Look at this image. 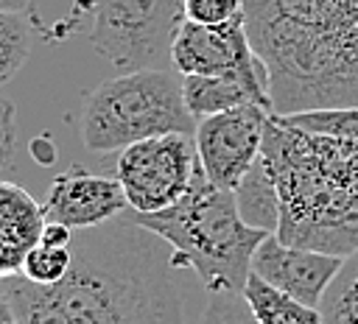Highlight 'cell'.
I'll list each match as a JSON object with an SVG mask.
<instances>
[{"label": "cell", "mask_w": 358, "mask_h": 324, "mask_svg": "<svg viewBox=\"0 0 358 324\" xmlns=\"http://www.w3.org/2000/svg\"><path fill=\"white\" fill-rule=\"evenodd\" d=\"M129 212L73 235V265L53 285L0 279L20 324H185L173 260Z\"/></svg>", "instance_id": "cell-1"}, {"label": "cell", "mask_w": 358, "mask_h": 324, "mask_svg": "<svg viewBox=\"0 0 358 324\" xmlns=\"http://www.w3.org/2000/svg\"><path fill=\"white\" fill-rule=\"evenodd\" d=\"M260 156L280 193L285 246L347 257L358 249V106L268 112Z\"/></svg>", "instance_id": "cell-2"}, {"label": "cell", "mask_w": 358, "mask_h": 324, "mask_svg": "<svg viewBox=\"0 0 358 324\" xmlns=\"http://www.w3.org/2000/svg\"><path fill=\"white\" fill-rule=\"evenodd\" d=\"M271 112L358 106V0H243Z\"/></svg>", "instance_id": "cell-3"}, {"label": "cell", "mask_w": 358, "mask_h": 324, "mask_svg": "<svg viewBox=\"0 0 358 324\" xmlns=\"http://www.w3.org/2000/svg\"><path fill=\"white\" fill-rule=\"evenodd\" d=\"M126 212L140 226L159 235L176 251L173 263H187L204 282L207 293H243L252 257L263 237L271 235L241 218L235 193L215 187L201 162L187 193L176 204L157 212Z\"/></svg>", "instance_id": "cell-4"}, {"label": "cell", "mask_w": 358, "mask_h": 324, "mask_svg": "<svg viewBox=\"0 0 358 324\" xmlns=\"http://www.w3.org/2000/svg\"><path fill=\"white\" fill-rule=\"evenodd\" d=\"M182 78L171 70H126L95 87L81 109V140L87 151H123L131 142L159 134H196Z\"/></svg>", "instance_id": "cell-5"}, {"label": "cell", "mask_w": 358, "mask_h": 324, "mask_svg": "<svg viewBox=\"0 0 358 324\" xmlns=\"http://www.w3.org/2000/svg\"><path fill=\"white\" fill-rule=\"evenodd\" d=\"M182 0H92L90 42L117 70H168Z\"/></svg>", "instance_id": "cell-6"}, {"label": "cell", "mask_w": 358, "mask_h": 324, "mask_svg": "<svg viewBox=\"0 0 358 324\" xmlns=\"http://www.w3.org/2000/svg\"><path fill=\"white\" fill-rule=\"evenodd\" d=\"M196 168V137L176 131L126 145L117 154L115 179L120 182L131 212H157L187 193Z\"/></svg>", "instance_id": "cell-7"}, {"label": "cell", "mask_w": 358, "mask_h": 324, "mask_svg": "<svg viewBox=\"0 0 358 324\" xmlns=\"http://www.w3.org/2000/svg\"><path fill=\"white\" fill-rule=\"evenodd\" d=\"M171 67L179 75H235L271 109L268 73L249 42L243 14L221 25L185 20L171 47Z\"/></svg>", "instance_id": "cell-8"}, {"label": "cell", "mask_w": 358, "mask_h": 324, "mask_svg": "<svg viewBox=\"0 0 358 324\" xmlns=\"http://www.w3.org/2000/svg\"><path fill=\"white\" fill-rule=\"evenodd\" d=\"M271 109L257 103L235 106L201 117L196 126V151L207 179L221 190H235L263 148V128Z\"/></svg>", "instance_id": "cell-9"}, {"label": "cell", "mask_w": 358, "mask_h": 324, "mask_svg": "<svg viewBox=\"0 0 358 324\" xmlns=\"http://www.w3.org/2000/svg\"><path fill=\"white\" fill-rule=\"evenodd\" d=\"M341 263H344V257H338V254L285 246L271 232L257 246V251L252 257V271L260 274L274 288L296 296L299 302L319 307L324 299V290L330 288Z\"/></svg>", "instance_id": "cell-10"}, {"label": "cell", "mask_w": 358, "mask_h": 324, "mask_svg": "<svg viewBox=\"0 0 358 324\" xmlns=\"http://www.w3.org/2000/svg\"><path fill=\"white\" fill-rule=\"evenodd\" d=\"M42 207L48 221L64 223L70 229H87L123 215L129 201L115 176L109 179L84 168H73L50 182Z\"/></svg>", "instance_id": "cell-11"}, {"label": "cell", "mask_w": 358, "mask_h": 324, "mask_svg": "<svg viewBox=\"0 0 358 324\" xmlns=\"http://www.w3.org/2000/svg\"><path fill=\"white\" fill-rule=\"evenodd\" d=\"M45 207L14 182L0 179V279L20 274L45 232Z\"/></svg>", "instance_id": "cell-12"}, {"label": "cell", "mask_w": 358, "mask_h": 324, "mask_svg": "<svg viewBox=\"0 0 358 324\" xmlns=\"http://www.w3.org/2000/svg\"><path fill=\"white\" fill-rule=\"evenodd\" d=\"M182 95L196 120L218 112H229L246 103H257L268 109L263 98L235 75H182Z\"/></svg>", "instance_id": "cell-13"}, {"label": "cell", "mask_w": 358, "mask_h": 324, "mask_svg": "<svg viewBox=\"0 0 358 324\" xmlns=\"http://www.w3.org/2000/svg\"><path fill=\"white\" fill-rule=\"evenodd\" d=\"M243 299L257 324H324L319 307H310L296 296L274 288L255 271L246 277Z\"/></svg>", "instance_id": "cell-14"}, {"label": "cell", "mask_w": 358, "mask_h": 324, "mask_svg": "<svg viewBox=\"0 0 358 324\" xmlns=\"http://www.w3.org/2000/svg\"><path fill=\"white\" fill-rule=\"evenodd\" d=\"M241 218L263 232H277L280 223V193L274 187V179L268 173V165L263 156L255 159L249 173L241 179V184L232 190Z\"/></svg>", "instance_id": "cell-15"}, {"label": "cell", "mask_w": 358, "mask_h": 324, "mask_svg": "<svg viewBox=\"0 0 358 324\" xmlns=\"http://www.w3.org/2000/svg\"><path fill=\"white\" fill-rule=\"evenodd\" d=\"M319 310L324 324H358V249L344 257Z\"/></svg>", "instance_id": "cell-16"}, {"label": "cell", "mask_w": 358, "mask_h": 324, "mask_svg": "<svg viewBox=\"0 0 358 324\" xmlns=\"http://www.w3.org/2000/svg\"><path fill=\"white\" fill-rule=\"evenodd\" d=\"M31 53V31L22 14L0 11V87L8 84Z\"/></svg>", "instance_id": "cell-17"}, {"label": "cell", "mask_w": 358, "mask_h": 324, "mask_svg": "<svg viewBox=\"0 0 358 324\" xmlns=\"http://www.w3.org/2000/svg\"><path fill=\"white\" fill-rule=\"evenodd\" d=\"M73 265V243H45L39 240L22 263V277L36 285L59 282Z\"/></svg>", "instance_id": "cell-18"}, {"label": "cell", "mask_w": 358, "mask_h": 324, "mask_svg": "<svg viewBox=\"0 0 358 324\" xmlns=\"http://www.w3.org/2000/svg\"><path fill=\"white\" fill-rule=\"evenodd\" d=\"M201 324H257L243 293H229V290H213L210 302L204 307Z\"/></svg>", "instance_id": "cell-19"}, {"label": "cell", "mask_w": 358, "mask_h": 324, "mask_svg": "<svg viewBox=\"0 0 358 324\" xmlns=\"http://www.w3.org/2000/svg\"><path fill=\"white\" fill-rule=\"evenodd\" d=\"M185 17L201 25H221L243 14V0H182Z\"/></svg>", "instance_id": "cell-20"}, {"label": "cell", "mask_w": 358, "mask_h": 324, "mask_svg": "<svg viewBox=\"0 0 358 324\" xmlns=\"http://www.w3.org/2000/svg\"><path fill=\"white\" fill-rule=\"evenodd\" d=\"M14 140H17L14 103H11L8 95L0 92V176L11 168V159H14Z\"/></svg>", "instance_id": "cell-21"}, {"label": "cell", "mask_w": 358, "mask_h": 324, "mask_svg": "<svg viewBox=\"0 0 358 324\" xmlns=\"http://www.w3.org/2000/svg\"><path fill=\"white\" fill-rule=\"evenodd\" d=\"M0 324H20V318H17L14 307H11V302H8L6 290H3V285H0Z\"/></svg>", "instance_id": "cell-22"}, {"label": "cell", "mask_w": 358, "mask_h": 324, "mask_svg": "<svg viewBox=\"0 0 358 324\" xmlns=\"http://www.w3.org/2000/svg\"><path fill=\"white\" fill-rule=\"evenodd\" d=\"M28 6H31V0H0V11H14V14H22Z\"/></svg>", "instance_id": "cell-23"}]
</instances>
